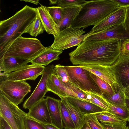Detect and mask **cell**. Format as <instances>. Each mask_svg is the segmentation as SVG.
<instances>
[{
    "mask_svg": "<svg viewBox=\"0 0 129 129\" xmlns=\"http://www.w3.org/2000/svg\"><path fill=\"white\" fill-rule=\"evenodd\" d=\"M122 41L85 40L69 53L70 60L74 65L109 66L120 55Z\"/></svg>",
    "mask_w": 129,
    "mask_h": 129,
    "instance_id": "obj_1",
    "label": "cell"
},
{
    "mask_svg": "<svg viewBox=\"0 0 129 129\" xmlns=\"http://www.w3.org/2000/svg\"><path fill=\"white\" fill-rule=\"evenodd\" d=\"M37 14V8L26 5L10 18L0 21V50L24 33Z\"/></svg>",
    "mask_w": 129,
    "mask_h": 129,
    "instance_id": "obj_2",
    "label": "cell"
},
{
    "mask_svg": "<svg viewBox=\"0 0 129 129\" xmlns=\"http://www.w3.org/2000/svg\"><path fill=\"white\" fill-rule=\"evenodd\" d=\"M73 21L71 27L83 28L95 26L120 7L112 0L87 1Z\"/></svg>",
    "mask_w": 129,
    "mask_h": 129,
    "instance_id": "obj_3",
    "label": "cell"
},
{
    "mask_svg": "<svg viewBox=\"0 0 129 129\" xmlns=\"http://www.w3.org/2000/svg\"><path fill=\"white\" fill-rule=\"evenodd\" d=\"M46 47L36 38L23 37L21 36L10 42L0 51V60L4 58L14 57L30 60Z\"/></svg>",
    "mask_w": 129,
    "mask_h": 129,
    "instance_id": "obj_4",
    "label": "cell"
},
{
    "mask_svg": "<svg viewBox=\"0 0 129 129\" xmlns=\"http://www.w3.org/2000/svg\"><path fill=\"white\" fill-rule=\"evenodd\" d=\"M0 116L12 129H25L24 120L26 113L0 92Z\"/></svg>",
    "mask_w": 129,
    "mask_h": 129,
    "instance_id": "obj_5",
    "label": "cell"
},
{
    "mask_svg": "<svg viewBox=\"0 0 129 129\" xmlns=\"http://www.w3.org/2000/svg\"><path fill=\"white\" fill-rule=\"evenodd\" d=\"M83 29L68 28L60 31L56 36H54V40L50 47L53 50L62 51L77 46L83 41L89 35V32L85 33Z\"/></svg>",
    "mask_w": 129,
    "mask_h": 129,
    "instance_id": "obj_6",
    "label": "cell"
},
{
    "mask_svg": "<svg viewBox=\"0 0 129 129\" xmlns=\"http://www.w3.org/2000/svg\"><path fill=\"white\" fill-rule=\"evenodd\" d=\"M68 75L75 85L82 91L102 95L101 91L91 76L90 72L78 66H64Z\"/></svg>",
    "mask_w": 129,
    "mask_h": 129,
    "instance_id": "obj_7",
    "label": "cell"
},
{
    "mask_svg": "<svg viewBox=\"0 0 129 129\" xmlns=\"http://www.w3.org/2000/svg\"><path fill=\"white\" fill-rule=\"evenodd\" d=\"M31 89V86L25 81H13L7 79L0 83V92L17 106L23 102Z\"/></svg>",
    "mask_w": 129,
    "mask_h": 129,
    "instance_id": "obj_8",
    "label": "cell"
},
{
    "mask_svg": "<svg viewBox=\"0 0 129 129\" xmlns=\"http://www.w3.org/2000/svg\"><path fill=\"white\" fill-rule=\"evenodd\" d=\"M107 68L123 90L129 86V55L121 53L115 62Z\"/></svg>",
    "mask_w": 129,
    "mask_h": 129,
    "instance_id": "obj_9",
    "label": "cell"
},
{
    "mask_svg": "<svg viewBox=\"0 0 129 129\" xmlns=\"http://www.w3.org/2000/svg\"><path fill=\"white\" fill-rule=\"evenodd\" d=\"M53 64L45 67L38 84L31 95L23 103V107L29 110L34 105L42 100L48 91L47 84L49 78L54 67Z\"/></svg>",
    "mask_w": 129,
    "mask_h": 129,
    "instance_id": "obj_10",
    "label": "cell"
},
{
    "mask_svg": "<svg viewBox=\"0 0 129 129\" xmlns=\"http://www.w3.org/2000/svg\"><path fill=\"white\" fill-rule=\"evenodd\" d=\"M89 32V35L85 40H103L116 39L123 40L129 39V32L126 30L123 23L101 31L93 32L90 31Z\"/></svg>",
    "mask_w": 129,
    "mask_h": 129,
    "instance_id": "obj_11",
    "label": "cell"
},
{
    "mask_svg": "<svg viewBox=\"0 0 129 129\" xmlns=\"http://www.w3.org/2000/svg\"><path fill=\"white\" fill-rule=\"evenodd\" d=\"M44 66L32 64H26L8 75L7 79L13 81L35 80L42 75Z\"/></svg>",
    "mask_w": 129,
    "mask_h": 129,
    "instance_id": "obj_12",
    "label": "cell"
},
{
    "mask_svg": "<svg viewBox=\"0 0 129 129\" xmlns=\"http://www.w3.org/2000/svg\"><path fill=\"white\" fill-rule=\"evenodd\" d=\"M126 11V8L120 7L99 23L94 26L90 31L93 32L100 31L123 23Z\"/></svg>",
    "mask_w": 129,
    "mask_h": 129,
    "instance_id": "obj_13",
    "label": "cell"
},
{
    "mask_svg": "<svg viewBox=\"0 0 129 129\" xmlns=\"http://www.w3.org/2000/svg\"><path fill=\"white\" fill-rule=\"evenodd\" d=\"M27 113V116L44 125L52 124L47 107L46 98L34 105Z\"/></svg>",
    "mask_w": 129,
    "mask_h": 129,
    "instance_id": "obj_14",
    "label": "cell"
},
{
    "mask_svg": "<svg viewBox=\"0 0 129 129\" xmlns=\"http://www.w3.org/2000/svg\"><path fill=\"white\" fill-rule=\"evenodd\" d=\"M48 91H51L59 97L70 96L78 98L76 95L67 87L54 74L50 76L47 84Z\"/></svg>",
    "mask_w": 129,
    "mask_h": 129,
    "instance_id": "obj_15",
    "label": "cell"
},
{
    "mask_svg": "<svg viewBox=\"0 0 129 129\" xmlns=\"http://www.w3.org/2000/svg\"><path fill=\"white\" fill-rule=\"evenodd\" d=\"M37 13L45 30L48 34L56 36L59 32V29L49 14L47 7L41 5L37 8Z\"/></svg>",
    "mask_w": 129,
    "mask_h": 129,
    "instance_id": "obj_16",
    "label": "cell"
},
{
    "mask_svg": "<svg viewBox=\"0 0 129 129\" xmlns=\"http://www.w3.org/2000/svg\"><path fill=\"white\" fill-rule=\"evenodd\" d=\"M46 98L52 124L63 129V126L60 110L61 100L49 96H47Z\"/></svg>",
    "mask_w": 129,
    "mask_h": 129,
    "instance_id": "obj_17",
    "label": "cell"
},
{
    "mask_svg": "<svg viewBox=\"0 0 129 129\" xmlns=\"http://www.w3.org/2000/svg\"><path fill=\"white\" fill-rule=\"evenodd\" d=\"M62 51L53 50L50 46L46 49L35 57L30 60L33 64L47 66L50 63L59 59V55Z\"/></svg>",
    "mask_w": 129,
    "mask_h": 129,
    "instance_id": "obj_18",
    "label": "cell"
},
{
    "mask_svg": "<svg viewBox=\"0 0 129 129\" xmlns=\"http://www.w3.org/2000/svg\"><path fill=\"white\" fill-rule=\"evenodd\" d=\"M30 62V60L14 57L4 58L0 60V72L9 74Z\"/></svg>",
    "mask_w": 129,
    "mask_h": 129,
    "instance_id": "obj_19",
    "label": "cell"
},
{
    "mask_svg": "<svg viewBox=\"0 0 129 129\" xmlns=\"http://www.w3.org/2000/svg\"><path fill=\"white\" fill-rule=\"evenodd\" d=\"M82 7L81 6H75L63 8L61 20L57 24L60 31L71 27L73 21Z\"/></svg>",
    "mask_w": 129,
    "mask_h": 129,
    "instance_id": "obj_20",
    "label": "cell"
},
{
    "mask_svg": "<svg viewBox=\"0 0 129 129\" xmlns=\"http://www.w3.org/2000/svg\"><path fill=\"white\" fill-rule=\"evenodd\" d=\"M59 97L66 107L77 129H80L86 122L84 115L78 107L70 103L66 97Z\"/></svg>",
    "mask_w": 129,
    "mask_h": 129,
    "instance_id": "obj_21",
    "label": "cell"
},
{
    "mask_svg": "<svg viewBox=\"0 0 129 129\" xmlns=\"http://www.w3.org/2000/svg\"><path fill=\"white\" fill-rule=\"evenodd\" d=\"M71 103L78 107L84 114L96 113L107 111L90 102L70 96L65 97Z\"/></svg>",
    "mask_w": 129,
    "mask_h": 129,
    "instance_id": "obj_22",
    "label": "cell"
},
{
    "mask_svg": "<svg viewBox=\"0 0 129 129\" xmlns=\"http://www.w3.org/2000/svg\"><path fill=\"white\" fill-rule=\"evenodd\" d=\"M90 72L112 86L117 82L109 72L107 67L101 65L77 66Z\"/></svg>",
    "mask_w": 129,
    "mask_h": 129,
    "instance_id": "obj_23",
    "label": "cell"
},
{
    "mask_svg": "<svg viewBox=\"0 0 129 129\" xmlns=\"http://www.w3.org/2000/svg\"><path fill=\"white\" fill-rule=\"evenodd\" d=\"M115 93L113 95L109 96L103 94L104 98L107 102L113 105L119 106H126V97L124 90L117 82L112 86Z\"/></svg>",
    "mask_w": 129,
    "mask_h": 129,
    "instance_id": "obj_24",
    "label": "cell"
},
{
    "mask_svg": "<svg viewBox=\"0 0 129 129\" xmlns=\"http://www.w3.org/2000/svg\"><path fill=\"white\" fill-rule=\"evenodd\" d=\"M52 73L55 75L58 79L70 90L72 87L74 86L77 87L70 78L64 66L60 64L56 65L53 70Z\"/></svg>",
    "mask_w": 129,
    "mask_h": 129,
    "instance_id": "obj_25",
    "label": "cell"
},
{
    "mask_svg": "<svg viewBox=\"0 0 129 129\" xmlns=\"http://www.w3.org/2000/svg\"><path fill=\"white\" fill-rule=\"evenodd\" d=\"M106 101L109 108V110L107 111L108 112L116 116L121 120L128 121L129 111L126 105H116Z\"/></svg>",
    "mask_w": 129,
    "mask_h": 129,
    "instance_id": "obj_26",
    "label": "cell"
},
{
    "mask_svg": "<svg viewBox=\"0 0 129 129\" xmlns=\"http://www.w3.org/2000/svg\"><path fill=\"white\" fill-rule=\"evenodd\" d=\"M90 74L98 86L103 94L111 96L114 94V89L111 85L90 72Z\"/></svg>",
    "mask_w": 129,
    "mask_h": 129,
    "instance_id": "obj_27",
    "label": "cell"
},
{
    "mask_svg": "<svg viewBox=\"0 0 129 129\" xmlns=\"http://www.w3.org/2000/svg\"><path fill=\"white\" fill-rule=\"evenodd\" d=\"M44 30L45 29L37 13L36 19L28 25L24 33H28L36 37L43 33Z\"/></svg>",
    "mask_w": 129,
    "mask_h": 129,
    "instance_id": "obj_28",
    "label": "cell"
},
{
    "mask_svg": "<svg viewBox=\"0 0 129 129\" xmlns=\"http://www.w3.org/2000/svg\"><path fill=\"white\" fill-rule=\"evenodd\" d=\"M60 110L63 128L65 129H77L66 107L61 100Z\"/></svg>",
    "mask_w": 129,
    "mask_h": 129,
    "instance_id": "obj_29",
    "label": "cell"
},
{
    "mask_svg": "<svg viewBox=\"0 0 129 129\" xmlns=\"http://www.w3.org/2000/svg\"><path fill=\"white\" fill-rule=\"evenodd\" d=\"M82 91L87 94L90 102L106 111L109 110V108L108 104L102 95H100L89 91Z\"/></svg>",
    "mask_w": 129,
    "mask_h": 129,
    "instance_id": "obj_30",
    "label": "cell"
},
{
    "mask_svg": "<svg viewBox=\"0 0 129 129\" xmlns=\"http://www.w3.org/2000/svg\"><path fill=\"white\" fill-rule=\"evenodd\" d=\"M96 116L98 120L101 122L116 123L124 121L120 119L107 111L96 113Z\"/></svg>",
    "mask_w": 129,
    "mask_h": 129,
    "instance_id": "obj_31",
    "label": "cell"
},
{
    "mask_svg": "<svg viewBox=\"0 0 129 129\" xmlns=\"http://www.w3.org/2000/svg\"><path fill=\"white\" fill-rule=\"evenodd\" d=\"M84 115L85 121L91 129H104L97 119L96 113L85 114Z\"/></svg>",
    "mask_w": 129,
    "mask_h": 129,
    "instance_id": "obj_32",
    "label": "cell"
},
{
    "mask_svg": "<svg viewBox=\"0 0 129 129\" xmlns=\"http://www.w3.org/2000/svg\"><path fill=\"white\" fill-rule=\"evenodd\" d=\"M49 14L57 24L60 21L62 15L63 9L61 7L53 6L47 7Z\"/></svg>",
    "mask_w": 129,
    "mask_h": 129,
    "instance_id": "obj_33",
    "label": "cell"
},
{
    "mask_svg": "<svg viewBox=\"0 0 129 129\" xmlns=\"http://www.w3.org/2000/svg\"><path fill=\"white\" fill-rule=\"evenodd\" d=\"M25 129H46L45 125L28 116L24 120Z\"/></svg>",
    "mask_w": 129,
    "mask_h": 129,
    "instance_id": "obj_34",
    "label": "cell"
},
{
    "mask_svg": "<svg viewBox=\"0 0 129 129\" xmlns=\"http://www.w3.org/2000/svg\"><path fill=\"white\" fill-rule=\"evenodd\" d=\"M84 0H57L56 4L62 8L75 6H82L87 2Z\"/></svg>",
    "mask_w": 129,
    "mask_h": 129,
    "instance_id": "obj_35",
    "label": "cell"
},
{
    "mask_svg": "<svg viewBox=\"0 0 129 129\" xmlns=\"http://www.w3.org/2000/svg\"><path fill=\"white\" fill-rule=\"evenodd\" d=\"M126 120L122 122L116 123H110L101 122L103 127L105 129H123L124 126L127 124Z\"/></svg>",
    "mask_w": 129,
    "mask_h": 129,
    "instance_id": "obj_36",
    "label": "cell"
},
{
    "mask_svg": "<svg viewBox=\"0 0 129 129\" xmlns=\"http://www.w3.org/2000/svg\"><path fill=\"white\" fill-rule=\"evenodd\" d=\"M121 53L129 55V39L122 40L121 46Z\"/></svg>",
    "mask_w": 129,
    "mask_h": 129,
    "instance_id": "obj_37",
    "label": "cell"
},
{
    "mask_svg": "<svg viewBox=\"0 0 129 129\" xmlns=\"http://www.w3.org/2000/svg\"><path fill=\"white\" fill-rule=\"evenodd\" d=\"M123 24L126 30L129 32V7L126 8L125 16Z\"/></svg>",
    "mask_w": 129,
    "mask_h": 129,
    "instance_id": "obj_38",
    "label": "cell"
},
{
    "mask_svg": "<svg viewBox=\"0 0 129 129\" xmlns=\"http://www.w3.org/2000/svg\"><path fill=\"white\" fill-rule=\"evenodd\" d=\"M116 3L119 7L126 8L129 7V0H112Z\"/></svg>",
    "mask_w": 129,
    "mask_h": 129,
    "instance_id": "obj_39",
    "label": "cell"
},
{
    "mask_svg": "<svg viewBox=\"0 0 129 129\" xmlns=\"http://www.w3.org/2000/svg\"><path fill=\"white\" fill-rule=\"evenodd\" d=\"M0 129H12L6 120L0 116Z\"/></svg>",
    "mask_w": 129,
    "mask_h": 129,
    "instance_id": "obj_40",
    "label": "cell"
},
{
    "mask_svg": "<svg viewBox=\"0 0 129 129\" xmlns=\"http://www.w3.org/2000/svg\"><path fill=\"white\" fill-rule=\"evenodd\" d=\"M9 74L4 72L0 73V82L7 79V77Z\"/></svg>",
    "mask_w": 129,
    "mask_h": 129,
    "instance_id": "obj_41",
    "label": "cell"
},
{
    "mask_svg": "<svg viewBox=\"0 0 129 129\" xmlns=\"http://www.w3.org/2000/svg\"><path fill=\"white\" fill-rule=\"evenodd\" d=\"M45 125L46 129H61L53 124H48Z\"/></svg>",
    "mask_w": 129,
    "mask_h": 129,
    "instance_id": "obj_42",
    "label": "cell"
},
{
    "mask_svg": "<svg viewBox=\"0 0 129 129\" xmlns=\"http://www.w3.org/2000/svg\"><path fill=\"white\" fill-rule=\"evenodd\" d=\"M124 91L126 98L129 99V86L125 88Z\"/></svg>",
    "mask_w": 129,
    "mask_h": 129,
    "instance_id": "obj_43",
    "label": "cell"
},
{
    "mask_svg": "<svg viewBox=\"0 0 129 129\" xmlns=\"http://www.w3.org/2000/svg\"><path fill=\"white\" fill-rule=\"evenodd\" d=\"M21 1H24L26 2H28L34 4L36 5H38L39 3V0H20Z\"/></svg>",
    "mask_w": 129,
    "mask_h": 129,
    "instance_id": "obj_44",
    "label": "cell"
},
{
    "mask_svg": "<svg viewBox=\"0 0 129 129\" xmlns=\"http://www.w3.org/2000/svg\"><path fill=\"white\" fill-rule=\"evenodd\" d=\"M80 129H91L88 124L87 122H86Z\"/></svg>",
    "mask_w": 129,
    "mask_h": 129,
    "instance_id": "obj_45",
    "label": "cell"
},
{
    "mask_svg": "<svg viewBox=\"0 0 129 129\" xmlns=\"http://www.w3.org/2000/svg\"><path fill=\"white\" fill-rule=\"evenodd\" d=\"M125 103L129 111V99H126Z\"/></svg>",
    "mask_w": 129,
    "mask_h": 129,
    "instance_id": "obj_46",
    "label": "cell"
},
{
    "mask_svg": "<svg viewBox=\"0 0 129 129\" xmlns=\"http://www.w3.org/2000/svg\"><path fill=\"white\" fill-rule=\"evenodd\" d=\"M49 1L50 2L49 4L50 5L56 4L57 0H50Z\"/></svg>",
    "mask_w": 129,
    "mask_h": 129,
    "instance_id": "obj_47",
    "label": "cell"
},
{
    "mask_svg": "<svg viewBox=\"0 0 129 129\" xmlns=\"http://www.w3.org/2000/svg\"><path fill=\"white\" fill-rule=\"evenodd\" d=\"M129 122V120L128 121ZM126 124L123 127V129H129V125L128 126H126Z\"/></svg>",
    "mask_w": 129,
    "mask_h": 129,
    "instance_id": "obj_48",
    "label": "cell"
},
{
    "mask_svg": "<svg viewBox=\"0 0 129 129\" xmlns=\"http://www.w3.org/2000/svg\"></svg>",
    "mask_w": 129,
    "mask_h": 129,
    "instance_id": "obj_49",
    "label": "cell"
}]
</instances>
